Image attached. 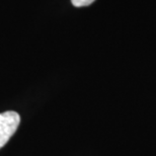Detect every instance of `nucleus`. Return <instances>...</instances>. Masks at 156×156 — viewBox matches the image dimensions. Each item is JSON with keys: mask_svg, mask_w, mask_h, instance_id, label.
Here are the masks:
<instances>
[{"mask_svg": "<svg viewBox=\"0 0 156 156\" xmlns=\"http://www.w3.org/2000/svg\"><path fill=\"white\" fill-rule=\"evenodd\" d=\"M94 1H95V0H71L72 4L75 6V7H83V6H88Z\"/></svg>", "mask_w": 156, "mask_h": 156, "instance_id": "f03ea898", "label": "nucleus"}, {"mask_svg": "<svg viewBox=\"0 0 156 156\" xmlns=\"http://www.w3.org/2000/svg\"><path fill=\"white\" fill-rule=\"evenodd\" d=\"M20 123V117L16 112H5L0 114V148H2L16 132Z\"/></svg>", "mask_w": 156, "mask_h": 156, "instance_id": "f257e3e1", "label": "nucleus"}]
</instances>
